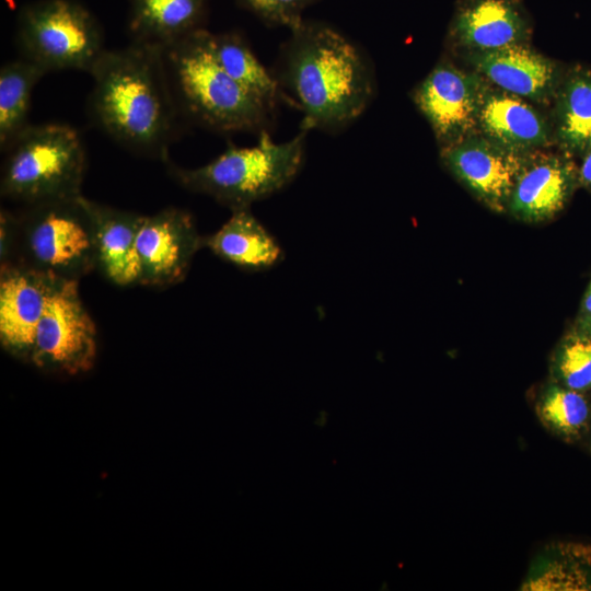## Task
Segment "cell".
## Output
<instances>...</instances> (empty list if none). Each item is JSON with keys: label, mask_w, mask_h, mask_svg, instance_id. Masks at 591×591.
Segmentation results:
<instances>
[{"label": "cell", "mask_w": 591, "mask_h": 591, "mask_svg": "<svg viewBox=\"0 0 591 591\" xmlns=\"http://www.w3.org/2000/svg\"><path fill=\"white\" fill-rule=\"evenodd\" d=\"M280 47L273 72L288 104L311 129L337 134L354 124L375 93L362 48L333 25L303 19Z\"/></svg>", "instance_id": "cell-1"}, {"label": "cell", "mask_w": 591, "mask_h": 591, "mask_svg": "<svg viewBox=\"0 0 591 591\" xmlns=\"http://www.w3.org/2000/svg\"><path fill=\"white\" fill-rule=\"evenodd\" d=\"M90 111L112 139L135 152L169 161V147L184 118L161 46L131 42L105 49L89 72Z\"/></svg>", "instance_id": "cell-2"}, {"label": "cell", "mask_w": 591, "mask_h": 591, "mask_svg": "<svg viewBox=\"0 0 591 591\" xmlns=\"http://www.w3.org/2000/svg\"><path fill=\"white\" fill-rule=\"evenodd\" d=\"M208 30L162 47L167 77L184 116L217 132L269 130L275 111L219 63Z\"/></svg>", "instance_id": "cell-3"}, {"label": "cell", "mask_w": 591, "mask_h": 591, "mask_svg": "<svg viewBox=\"0 0 591 591\" xmlns=\"http://www.w3.org/2000/svg\"><path fill=\"white\" fill-rule=\"evenodd\" d=\"M302 123L291 139L276 142L269 130L258 134L252 147L229 146L210 162L193 169L170 161L167 171L182 187L207 195L231 210L251 208L289 186L303 167L306 138Z\"/></svg>", "instance_id": "cell-4"}, {"label": "cell", "mask_w": 591, "mask_h": 591, "mask_svg": "<svg viewBox=\"0 0 591 591\" xmlns=\"http://www.w3.org/2000/svg\"><path fill=\"white\" fill-rule=\"evenodd\" d=\"M4 154L2 197L30 206L82 195L86 153L74 127L63 123L31 124Z\"/></svg>", "instance_id": "cell-5"}, {"label": "cell", "mask_w": 591, "mask_h": 591, "mask_svg": "<svg viewBox=\"0 0 591 591\" xmlns=\"http://www.w3.org/2000/svg\"><path fill=\"white\" fill-rule=\"evenodd\" d=\"M18 218L14 263L63 280L79 281L96 269L93 223L83 195L26 206Z\"/></svg>", "instance_id": "cell-6"}, {"label": "cell", "mask_w": 591, "mask_h": 591, "mask_svg": "<svg viewBox=\"0 0 591 591\" xmlns=\"http://www.w3.org/2000/svg\"><path fill=\"white\" fill-rule=\"evenodd\" d=\"M16 44L24 58L47 72H90L105 51L94 15L73 0H38L21 10Z\"/></svg>", "instance_id": "cell-7"}, {"label": "cell", "mask_w": 591, "mask_h": 591, "mask_svg": "<svg viewBox=\"0 0 591 591\" xmlns=\"http://www.w3.org/2000/svg\"><path fill=\"white\" fill-rule=\"evenodd\" d=\"M78 280H63L37 326L27 363L38 370L78 375L93 369L97 332L79 293Z\"/></svg>", "instance_id": "cell-8"}, {"label": "cell", "mask_w": 591, "mask_h": 591, "mask_svg": "<svg viewBox=\"0 0 591 591\" xmlns=\"http://www.w3.org/2000/svg\"><path fill=\"white\" fill-rule=\"evenodd\" d=\"M202 247L204 236L187 210L169 207L143 216L136 240L140 285L152 288L177 285Z\"/></svg>", "instance_id": "cell-9"}, {"label": "cell", "mask_w": 591, "mask_h": 591, "mask_svg": "<svg viewBox=\"0 0 591 591\" xmlns=\"http://www.w3.org/2000/svg\"><path fill=\"white\" fill-rule=\"evenodd\" d=\"M484 83L477 72L440 62L415 88L413 101L443 146L478 131Z\"/></svg>", "instance_id": "cell-10"}, {"label": "cell", "mask_w": 591, "mask_h": 591, "mask_svg": "<svg viewBox=\"0 0 591 591\" xmlns=\"http://www.w3.org/2000/svg\"><path fill=\"white\" fill-rule=\"evenodd\" d=\"M528 154L507 150L479 131L441 149V159L447 167L482 202L497 212L508 209Z\"/></svg>", "instance_id": "cell-11"}, {"label": "cell", "mask_w": 591, "mask_h": 591, "mask_svg": "<svg viewBox=\"0 0 591 591\" xmlns=\"http://www.w3.org/2000/svg\"><path fill=\"white\" fill-rule=\"evenodd\" d=\"M62 281L18 263L0 266V344L5 352L27 363L39 321Z\"/></svg>", "instance_id": "cell-12"}, {"label": "cell", "mask_w": 591, "mask_h": 591, "mask_svg": "<svg viewBox=\"0 0 591 591\" xmlns=\"http://www.w3.org/2000/svg\"><path fill=\"white\" fill-rule=\"evenodd\" d=\"M532 33V19L522 0H460L448 37L466 54L528 45Z\"/></svg>", "instance_id": "cell-13"}, {"label": "cell", "mask_w": 591, "mask_h": 591, "mask_svg": "<svg viewBox=\"0 0 591 591\" xmlns=\"http://www.w3.org/2000/svg\"><path fill=\"white\" fill-rule=\"evenodd\" d=\"M475 72L495 86L525 100L547 104L555 97L565 70L525 45L466 53Z\"/></svg>", "instance_id": "cell-14"}, {"label": "cell", "mask_w": 591, "mask_h": 591, "mask_svg": "<svg viewBox=\"0 0 591 591\" xmlns=\"http://www.w3.org/2000/svg\"><path fill=\"white\" fill-rule=\"evenodd\" d=\"M478 131L498 146L521 154L554 142L552 123L525 99L485 80L478 111Z\"/></svg>", "instance_id": "cell-15"}, {"label": "cell", "mask_w": 591, "mask_h": 591, "mask_svg": "<svg viewBox=\"0 0 591 591\" xmlns=\"http://www.w3.org/2000/svg\"><path fill=\"white\" fill-rule=\"evenodd\" d=\"M576 179L578 171L570 155L533 151L518 176L508 209L523 221L549 219L565 207Z\"/></svg>", "instance_id": "cell-16"}, {"label": "cell", "mask_w": 591, "mask_h": 591, "mask_svg": "<svg viewBox=\"0 0 591 591\" xmlns=\"http://www.w3.org/2000/svg\"><path fill=\"white\" fill-rule=\"evenodd\" d=\"M93 223L96 269L119 287L140 285L136 240L143 216L85 197Z\"/></svg>", "instance_id": "cell-17"}, {"label": "cell", "mask_w": 591, "mask_h": 591, "mask_svg": "<svg viewBox=\"0 0 591 591\" xmlns=\"http://www.w3.org/2000/svg\"><path fill=\"white\" fill-rule=\"evenodd\" d=\"M231 211L230 218L216 232L204 236V247L221 260L250 273L278 265L283 259V250L251 208Z\"/></svg>", "instance_id": "cell-18"}, {"label": "cell", "mask_w": 591, "mask_h": 591, "mask_svg": "<svg viewBox=\"0 0 591 591\" xmlns=\"http://www.w3.org/2000/svg\"><path fill=\"white\" fill-rule=\"evenodd\" d=\"M208 0H131L128 28L134 42L167 46L204 28Z\"/></svg>", "instance_id": "cell-19"}, {"label": "cell", "mask_w": 591, "mask_h": 591, "mask_svg": "<svg viewBox=\"0 0 591 591\" xmlns=\"http://www.w3.org/2000/svg\"><path fill=\"white\" fill-rule=\"evenodd\" d=\"M553 101L554 142L568 155H583L591 148V68L566 70Z\"/></svg>", "instance_id": "cell-20"}, {"label": "cell", "mask_w": 591, "mask_h": 591, "mask_svg": "<svg viewBox=\"0 0 591 591\" xmlns=\"http://www.w3.org/2000/svg\"><path fill=\"white\" fill-rule=\"evenodd\" d=\"M211 43L221 67L248 92L273 111L282 101L288 103L274 73L259 61L242 34L235 31L212 33Z\"/></svg>", "instance_id": "cell-21"}, {"label": "cell", "mask_w": 591, "mask_h": 591, "mask_svg": "<svg viewBox=\"0 0 591 591\" xmlns=\"http://www.w3.org/2000/svg\"><path fill=\"white\" fill-rule=\"evenodd\" d=\"M46 74L37 65L19 58L0 69V148L4 152L31 125L33 89Z\"/></svg>", "instance_id": "cell-22"}, {"label": "cell", "mask_w": 591, "mask_h": 591, "mask_svg": "<svg viewBox=\"0 0 591 591\" xmlns=\"http://www.w3.org/2000/svg\"><path fill=\"white\" fill-rule=\"evenodd\" d=\"M525 590H591V546L560 544Z\"/></svg>", "instance_id": "cell-23"}, {"label": "cell", "mask_w": 591, "mask_h": 591, "mask_svg": "<svg viewBox=\"0 0 591 591\" xmlns=\"http://www.w3.org/2000/svg\"><path fill=\"white\" fill-rule=\"evenodd\" d=\"M543 420L566 438H578L588 428L591 408L588 399L572 389H552L541 406Z\"/></svg>", "instance_id": "cell-24"}, {"label": "cell", "mask_w": 591, "mask_h": 591, "mask_svg": "<svg viewBox=\"0 0 591 591\" xmlns=\"http://www.w3.org/2000/svg\"><path fill=\"white\" fill-rule=\"evenodd\" d=\"M247 11L268 26L291 30L302 20V13L321 0H237Z\"/></svg>", "instance_id": "cell-25"}, {"label": "cell", "mask_w": 591, "mask_h": 591, "mask_svg": "<svg viewBox=\"0 0 591 591\" xmlns=\"http://www.w3.org/2000/svg\"><path fill=\"white\" fill-rule=\"evenodd\" d=\"M559 370L567 387L582 391L591 386V340H570L561 352Z\"/></svg>", "instance_id": "cell-26"}, {"label": "cell", "mask_w": 591, "mask_h": 591, "mask_svg": "<svg viewBox=\"0 0 591 591\" xmlns=\"http://www.w3.org/2000/svg\"><path fill=\"white\" fill-rule=\"evenodd\" d=\"M19 241L18 215L1 209L0 212V266L13 264Z\"/></svg>", "instance_id": "cell-27"}, {"label": "cell", "mask_w": 591, "mask_h": 591, "mask_svg": "<svg viewBox=\"0 0 591 591\" xmlns=\"http://www.w3.org/2000/svg\"><path fill=\"white\" fill-rule=\"evenodd\" d=\"M582 157V163L578 170V181L591 190V148Z\"/></svg>", "instance_id": "cell-28"}, {"label": "cell", "mask_w": 591, "mask_h": 591, "mask_svg": "<svg viewBox=\"0 0 591 591\" xmlns=\"http://www.w3.org/2000/svg\"><path fill=\"white\" fill-rule=\"evenodd\" d=\"M327 422V414L325 412H321L320 416L315 419L314 424L318 427H324Z\"/></svg>", "instance_id": "cell-29"}, {"label": "cell", "mask_w": 591, "mask_h": 591, "mask_svg": "<svg viewBox=\"0 0 591 591\" xmlns=\"http://www.w3.org/2000/svg\"><path fill=\"white\" fill-rule=\"evenodd\" d=\"M584 306H586L587 311L591 314V285H590L589 290H588L587 296H586Z\"/></svg>", "instance_id": "cell-30"}, {"label": "cell", "mask_w": 591, "mask_h": 591, "mask_svg": "<svg viewBox=\"0 0 591 591\" xmlns=\"http://www.w3.org/2000/svg\"><path fill=\"white\" fill-rule=\"evenodd\" d=\"M590 332H591V323H590Z\"/></svg>", "instance_id": "cell-31"}]
</instances>
